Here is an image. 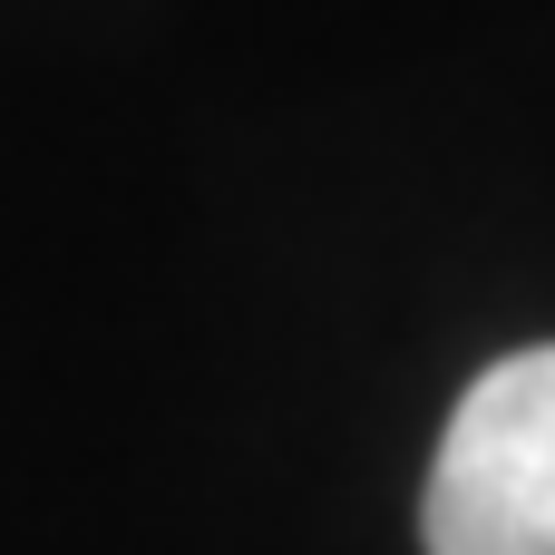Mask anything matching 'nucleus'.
Listing matches in <instances>:
<instances>
[{"label":"nucleus","instance_id":"nucleus-1","mask_svg":"<svg viewBox=\"0 0 555 555\" xmlns=\"http://www.w3.org/2000/svg\"><path fill=\"white\" fill-rule=\"evenodd\" d=\"M429 555H555V341L507 351L449 410L420 498Z\"/></svg>","mask_w":555,"mask_h":555}]
</instances>
